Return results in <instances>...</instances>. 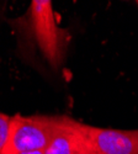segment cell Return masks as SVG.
<instances>
[{"label": "cell", "mask_w": 138, "mask_h": 154, "mask_svg": "<svg viewBox=\"0 0 138 154\" xmlns=\"http://www.w3.org/2000/svg\"><path fill=\"white\" fill-rule=\"evenodd\" d=\"M29 19L32 37L43 58L52 69H60L66 59L69 35L66 30L58 26L52 2L32 0L29 10Z\"/></svg>", "instance_id": "1"}, {"label": "cell", "mask_w": 138, "mask_h": 154, "mask_svg": "<svg viewBox=\"0 0 138 154\" xmlns=\"http://www.w3.org/2000/svg\"><path fill=\"white\" fill-rule=\"evenodd\" d=\"M63 115L11 116L10 137L3 154L44 150L59 128Z\"/></svg>", "instance_id": "2"}, {"label": "cell", "mask_w": 138, "mask_h": 154, "mask_svg": "<svg viewBox=\"0 0 138 154\" xmlns=\"http://www.w3.org/2000/svg\"><path fill=\"white\" fill-rule=\"evenodd\" d=\"M96 154H138V130H114L81 122Z\"/></svg>", "instance_id": "3"}, {"label": "cell", "mask_w": 138, "mask_h": 154, "mask_svg": "<svg viewBox=\"0 0 138 154\" xmlns=\"http://www.w3.org/2000/svg\"><path fill=\"white\" fill-rule=\"evenodd\" d=\"M44 154H96V152L84 133L81 122L63 115L62 123Z\"/></svg>", "instance_id": "4"}, {"label": "cell", "mask_w": 138, "mask_h": 154, "mask_svg": "<svg viewBox=\"0 0 138 154\" xmlns=\"http://www.w3.org/2000/svg\"><path fill=\"white\" fill-rule=\"evenodd\" d=\"M11 116L0 112V154H3L10 137Z\"/></svg>", "instance_id": "5"}, {"label": "cell", "mask_w": 138, "mask_h": 154, "mask_svg": "<svg viewBox=\"0 0 138 154\" xmlns=\"http://www.w3.org/2000/svg\"><path fill=\"white\" fill-rule=\"evenodd\" d=\"M17 154H44V150H32V152H22Z\"/></svg>", "instance_id": "6"}, {"label": "cell", "mask_w": 138, "mask_h": 154, "mask_svg": "<svg viewBox=\"0 0 138 154\" xmlns=\"http://www.w3.org/2000/svg\"><path fill=\"white\" fill-rule=\"evenodd\" d=\"M137 5H138V2H137Z\"/></svg>", "instance_id": "7"}]
</instances>
